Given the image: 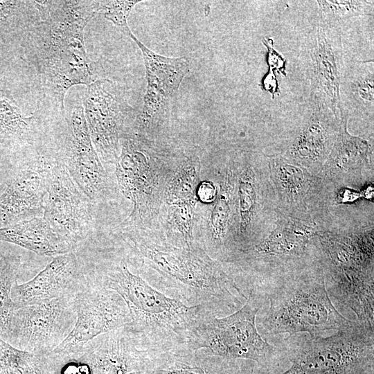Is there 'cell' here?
<instances>
[{"instance_id": "obj_1", "label": "cell", "mask_w": 374, "mask_h": 374, "mask_svg": "<svg viewBox=\"0 0 374 374\" xmlns=\"http://www.w3.org/2000/svg\"><path fill=\"white\" fill-rule=\"evenodd\" d=\"M36 2L39 20L27 30L8 66L65 117L69 89L101 78L96 63L87 55L84 39L87 24L98 13V1Z\"/></svg>"}, {"instance_id": "obj_2", "label": "cell", "mask_w": 374, "mask_h": 374, "mask_svg": "<svg viewBox=\"0 0 374 374\" xmlns=\"http://www.w3.org/2000/svg\"><path fill=\"white\" fill-rule=\"evenodd\" d=\"M124 240L159 274V287L188 305H202L218 317L233 313L247 299L233 276L195 243L176 246L141 233H125Z\"/></svg>"}, {"instance_id": "obj_3", "label": "cell", "mask_w": 374, "mask_h": 374, "mask_svg": "<svg viewBox=\"0 0 374 374\" xmlns=\"http://www.w3.org/2000/svg\"><path fill=\"white\" fill-rule=\"evenodd\" d=\"M84 265L90 284L112 290L124 300L131 317L125 327L146 348L187 345L203 319L213 314L202 305H188L160 292L132 272L125 260Z\"/></svg>"}, {"instance_id": "obj_4", "label": "cell", "mask_w": 374, "mask_h": 374, "mask_svg": "<svg viewBox=\"0 0 374 374\" xmlns=\"http://www.w3.org/2000/svg\"><path fill=\"white\" fill-rule=\"evenodd\" d=\"M262 294L267 311L257 315V329L267 337L281 333L323 337L355 321L340 314L332 303L321 271L312 269L272 278L251 287ZM266 337V338H267Z\"/></svg>"}, {"instance_id": "obj_5", "label": "cell", "mask_w": 374, "mask_h": 374, "mask_svg": "<svg viewBox=\"0 0 374 374\" xmlns=\"http://www.w3.org/2000/svg\"><path fill=\"white\" fill-rule=\"evenodd\" d=\"M281 344L292 363L281 374H366L373 370L374 330L357 321L328 337L297 333Z\"/></svg>"}, {"instance_id": "obj_6", "label": "cell", "mask_w": 374, "mask_h": 374, "mask_svg": "<svg viewBox=\"0 0 374 374\" xmlns=\"http://www.w3.org/2000/svg\"><path fill=\"white\" fill-rule=\"evenodd\" d=\"M321 245L327 263L328 294L352 310L359 324L374 330L373 236H328Z\"/></svg>"}, {"instance_id": "obj_7", "label": "cell", "mask_w": 374, "mask_h": 374, "mask_svg": "<svg viewBox=\"0 0 374 374\" xmlns=\"http://www.w3.org/2000/svg\"><path fill=\"white\" fill-rule=\"evenodd\" d=\"M243 305L233 313L219 318L208 314L198 325L187 346L205 348L213 355L228 359H251L267 365L285 354L259 333L256 318L266 303L260 293L249 290Z\"/></svg>"}, {"instance_id": "obj_8", "label": "cell", "mask_w": 374, "mask_h": 374, "mask_svg": "<svg viewBox=\"0 0 374 374\" xmlns=\"http://www.w3.org/2000/svg\"><path fill=\"white\" fill-rule=\"evenodd\" d=\"M62 118L19 75L0 71V150L33 148Z\"/></svg>"}, {"instance_id": "obj_9", "label": "cell", "mask_w": 374, "mask_h": 374, "mask_svg": "<svg viewBox=\"0 0 374 374\" xmlns=\"http://www.w3.org/2000/svg\"><path fill=\"white\" fill-rule=\"evenodd\" d=\"M82 101L91 139L100 159L115 163L122 138L135 114L124 89L112 80L101 78L86 87Z\"/></svg>"}, {"instance_id": "obj_10", "label": "cell", "mask_w": 374, "mask_h": 374, "mask_svg": "<svg viewBox=\"0 0 374 374\" xmlns=\"http://www.w3.org/2000/svg\"><path fill=\"white\" fill-rule=\"evenodd\" d=\"M146 348L125 326L62 354L54 374H128L141 371Z\"/></svg>"}, {"instance_id": "obj_11", "label": "cell", "mask_w": 374, "mask_h": 374, "mask_svg": "<svg viewBox=\"0 0 374 374\" xmlns=\"http://www.w3.org/2000/svg\"><path fill=\"white\" fill-rule=\"evenodd\" d=\"M53 152L79 188L90 198L103 194L106 173L92 143L84 114L82 101L66 111L51 133Z\"/></svg>"}, {"instance_id": "obj_12", "label": "cell", "mask_w": 374, "mask_h": 374, "mask_svg": "<svg viewBox=\"0 0 374 374\" xmlns=\"http://www.w3.org/2000/svg\"><path fill=\"white\" fill-rule=\"evenodd\" d=\"M73 298L56 299L14 310L3 340L22 350L48 355L74 327Z\"/></svg>"}, {"instance_id": "obj_13", "label": "cell", "mask_w": 374, "mask_h": 374, "mask_svg": "<svg viewBox=\"0 0 374 374\" xmlns=\"http://www.w3.org/2000/svg\"><path fill=\"white\" fill-rule=\"evenodd\" d=\"M305 47L311 104L329 109L339 118L341 85L346 66L341 28L319 19Z\"/></svg>"}, {"instance_id": "obj_14", "label": "cell", "mask_w": 374, "mask_h": 374, "mask_svg": "<svg viewBox=\"0 0 374 374\" xmlns=\"http://www.w3.org/2000/svg\"><path fill=\"white\" fill-rule=\"evenodd\" d=\"M43 217L75 249L87 237L92 222L91 200L54 154L48 175Z\"/></svg>"}, {"instance_id": "obj_15", "label": "cell", "mask_w": 374, "mask_h": 374, "mask_svg": "<svg viewBox=\"0 0 374 374\" xmlns=\"http://www.w3.org/2000/svg\"><path fill=\"white\" fill-rule=\"evenodd\" d=\"M161 152L143 136L130 130L121 140L115 163L116 176L122 193L134 205L132 220L141 217L158 188Z\"/></svg>"}, {"instance_id": "obj_16", "label": "cell", "mask_w": 374, "mask_h": 374, "mask_svg": "<svg viewBox=\"0 0 374 374\" xmlns=\"http://www.w3.org/2000/svg\"><path fill=\"white\" fill-rule=\"evenodd\" d=\"M76 321L73 328L51 353L73 351L89 341L131 321L128 308L116 292L89 283L73 298ZM50 354V353H49Z\"/></svg>"}, {"instance_id": "obj_17", "label": "cell", "mask_w": 374, "mask_h": 374, "mask_svg": "<svg viewBox=\"0 0 374 374\" xmlns=\"http://www.w3.org/2000/svg\"><path fill=\"white\" fill-rule=\"evenodd\" d=\"M89 286L84 265L75 250L56 256L29 281L16 282L11 292L14 309L72 298Z\"/></svg>"}, {"instance_id": "obj_18", "label": "cell", "mask_w": 374, "mask_h": 374, "mask_svg": "<svg viewBox=\"0 0 374 374\" xmlns=\"http://www.w3.org/2000/svg\"><path fill=\"white\" fill-rule=\"evenodd\" d=\"M51 163L38 150L19 168L0 195V224L6 226L42 217Z\"/></svg>"}, {"instance_id": "obj_19", "label": "cell", "mask_w": 374, "mask_h": 374, "mask_svg": "<svg viewBox=\"0 0 374 374\" xmlns=\"http://www.w3.org/2000/svg\"><path fill=\"white\" fill-rule=\"evenodd\" d=\"M129 37L139 46L143 57L147 86L140 118L141 123L147 125L177 92L189 72L190 62L186 57H171L157 54L132 33Z\"/></svg>"}, {"instance_id": "obj_20", "label": "cell", "mask_w": 374, "mask_h": 374, "mask_svg": "<svg viewBox=\"0 0 374 374\" xmlns=\"http://www.w3.org/2000/svg\"><path fill=\"white\" fill-rule=\"evenodd\" d=\"M141 371L143 374H238L240 368L235 359L181 345L166 350L146 348Z\"/></svg>"}, {"instance_id": "obj_21", "label": "cell", "mask_w": 374, "mask_h": 374, "mask_svg": "<svg viewBox=\"0 0 374 374\" xmlns=\"http://www.w3.org/2000/svg\"><path fill=\"white\" fill-rule=\"evenodd\" d=\"M312 107L308 121L290 147L293 157L308 163L321 161L332 150L340 121L329 109Z\"/></svg>"}, {"instance_id": "obj_22", "label": "cell", "mask_w": 374, "mask_h": 374, "mask_svg": "<svg viewBox=\"0 0 374 374\" xmlns=\"http://www.w3.org/2000/svg\"><path fill=\"white\" fill-rule=\"evenodd\" d=\"M0 241L54 257L75 250L52 229L43 217L0 227Z\"/></svg>"}, {"instance_id": "obj_23", "label": "cell", "mask_w": 374, "mask_h": 374, "mask_svg": "<svg viewBox=\"0 0 374 374\" xmlns=\"http://www.w3.org/2000/svg\"><path fill=\"white\" fill-rule=\"evenodd\" d=\"M315 234L311 227L294 222L284 223L255 245L251 253L258 259L300 258L305 255L309 240Z\"/></svg>"}, {"instance_id": "obj_24", "label": "cell", "mask_w": 374, "mask_h": 374, "mask_svg": "<svg viewBox=\"0 0 374 374\" xmlns=\"http://www.w3.org/2000/svg\"><path fill=\"white\" fill-rule=\"evenodd\" d=\"M341 107L347 113L373 114V62H355L345 66L340 91Z\"/></svg>"}, {"instance_id": "obj_25", "label": "cell", "mask_w": 374, "mask_h": 374, "mask_svg": "<svg viewBox=\"0 0 374 374\" xmlns=\"http://www.w3.org/2000/svg\"><path fill=\"white\" fill-rule=\"evenodd\" d=\"M197 199L168 204L166 220L167 241L176 246H190L193 240V222Z\"/></svg>"}, {"instance_id": "obj_26", "label": "cell", "mask_w": 374, "mask_h": 374, "mask_svg": "<svg viewBox=\"0 0 374 374\" xmlns=\"http://www.w3.org/2000/svg\"><path fill=\"white\" fill-rule=\"evenodd\" d=\"M0 374H47L46 356L20 350L0 338Z\"/></svg>"}, {"instance_id": "obj_27", "label": "cell", "mask_w": 374, "mask_h": 374, "mask_svg": "<svg viewBox=\"0 0 374 374\" xmlns=\"http://www.w3.org/2000/svg\"><path fill=\"white\" fill-rule=\"evenodd\" d=\"M21 269V259L13 254L0 255V338L4 339L14 311L12 288Z\"/></svg>"}, {"instance_id": "obj_28", "label": "cell", "mask_w": 374, "mask_h": 374, "mask_svg": "<svg viewBox=\"0 0 374 374\" xmlns=\"http://www.w3.org/2000/svg\"><path fill=\"white\" fill-rule=\"evenodd\" d=\"M317 3L319 19L339 28L350 18L373 15V1H317Z\"/></svg>"}, {"instance_id": "obj_29", "label": "cell", "mask_w": 374, "mask_h": 374, "mask_svg": "<svg viewBox=\"0 0 374 374\" xmlns=\"http://www.w3.org/2000/svg\"><path fill=\"white\" fill-rule=\"evenodd\" d=\"M199 165L188 159L180 166L169 181L165 196L168 204L197 199L196 191L199 181Z\"/></svg>"}, {"instance_id": "obj_30", "label": "cell", "mask_w": 374, "mask_h": 374, "mask_svg": "<svg viewBox=\"0 0 374 374\" xmlns=\"http://www.w3.org/2000/svg\"><path fill=\"white\" fill-rule=\"evenodd\" d=\"M231 192L232 185L228 176L214 201L208 218L209 240L215 247L222 244L226 234L231 210Z\"/></svg>"}, {"instance_id": "obj_31", "label": "cell", "mask_w": 374, "mask_h": 374, "mask_svg": "<svg viewBox=\"0 0 374 374\" xmlns=\"http://www.w3.org/2000/svg\"><path fill=\"white\" fill-rule=\"evenodd\" d=\"M256 193L253 170L250 168L241 173L238 182V207L240 214V236L241 244L250 228L255 211Z\"/></svg>"}, {"instance_id": "obj_32", "label": "cell", "mask_w": 374, "mask_h": 374, "mask_svg": "<svg viewBox=\"0 0 374 374\" xmlns=\"http://www.w3.org/2000/svg\"><path fill=\"white\" fill-rule=\"evenodd\" d=\"M141 1L108 0L98 1V13L118 27L129 36L132 33L128 26L127 19L133 8Z\"/></svg>"}, {"instance_id": "obj_33", "label": "cell", "mask_w": 374, "mask_h": 374, "mask_svg": "<svg viewBox=\"0 0 374 374\" xmlns=\"http://www.w3.org/2000/svg\"><path fill=\"white\" fill-rule=\"evenodd\" d=\"M275 162L277 179L283 190L290 195L298 194L305 184L303 172L298 166L282 159H278Z\"/></svg>"}, {"instance_id": "obj_34", "label": "cell", "mask_w": 374, "mask_h": 374, "mask_svg": "<svg viewBox=\"0 0 374 374\" xmlns=\"http://www.w3.org/2000/svg\"><path fill=\"white\" fill-rule=\"evenodd\" d=\"M267 48V62L271 71L274 69L278 70L281 74L285 75V64L283 57L274 48L272 39H265L263 41Z\"/></svg>"}, {"instance_id": "obj_35", "label": "cell", "mask_w": 374, "mask_h": 374, "mask_svg": "<svg viewBox=\"0 0 374 374\" xmlns=\"http://www.w3.org/2000/svg\"><path fill=\"white\" fill-rule=\"evenodd\" d=\"M217 194L215 186L209 181H200L196 191L197 200L206 204L214 202Z\"/></svg>"}, {"instance_id": "obj_36", "label": "cell", "mask_w": 374, "mask_h": 374, "mask_svg": "<svg viewBox=\"0 0 374 374\" xmlns=\"http://www.w3.org/2000/svg\"><path fill=\"white\" fill-rule=\"evenodd\" d=\"M365 197H371L373 196V187H369L365 190Z\"/></svg>"}, {"instance_id": "obj_37", "label": "cell", "mask_w": 374, "mask_h": 374, "mask_svg": "<svg viewBox=\"0 0 374 374\" xmlns=\"http://www.w3.org/2000/svg\"><path fill=\"white\" fill-rule=\"evenodd\" d=\"M128 374H143L141 371H132Z\"/></svg>"}]
</instances>
